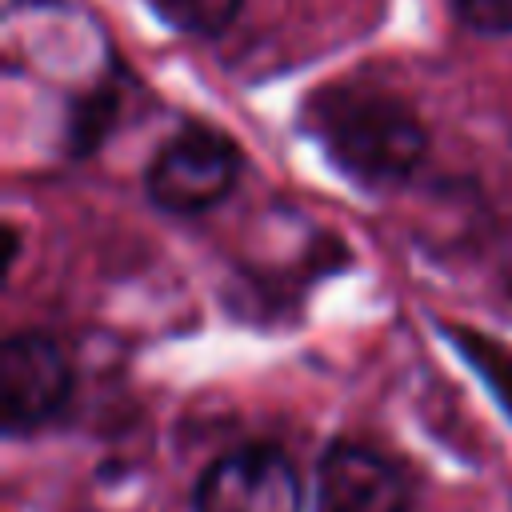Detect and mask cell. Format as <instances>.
Returning <instances> with one entry per match:
<instances>
[{"mask_svg": "<svg viewBox=\"0 0 512 512\" xmlns=\"http://www.w3.org/2000/svg\"><path fill=\"white\" fill-rule=\"evenodd\" d=\"M304 124L324 156L372 192L404 184L428 152L420 116L400 96L368 84L320 88L304 108Z\"/></svg>", "mask_w": 512, "mask_h": 512, "instance_id": "6da1fadb", "label": "cell"}, {"mask_svg": "<svg viewBox=\"0 0 512 512\" xmlns=\"http://www.w3.org/2000/svg\"><path fill=\"white\" fill-rule=\"evenodd\" d=\"M76 396V368L48 332H12L0 344V432L32 440L60 424Z\"/></svg>", "mask_w": 512, "mask_h": 512, "instance_id": "7a4b0ae2", "label": "cell"}, {"mask_svg": "<svg viewBox=\"0 0 512 512\" xmlns=\"http://www.w3.org/2000/svg\"><path fill=\"white\" fill-rule=\"evenodd\" d=\"M304 476L288 448L248 440L212 456L188 488V512H304Z\"/></svg>", "mask_w": 512, "mask_h": 512, "instance_id": "3957f363", "label": "cell"}, {"mask_svg": "<svg viewBox=\"0 0 512 512\" xmlns=\"http://www.w3.org/2000/svg\"><path fill=\"white\" fill-rule=\"evenodd\" d=\"M312 512H416V472L372 440L332 436L316 456Z\"/></svg>", "mask_w": 512, "mask_h": 512, "instance_id": "277c9868", "label": "cell"}, {"mask_svg": "<svg viewBox=\"0 0 512 512\" xmlns=\"http://www.w3.org/2000/svg\"><path fill=\"white\" fill-rule=\"evenodd\" d=\"M240 176V148L212 128H184L148 164V196L172 216H196L220 204Z\"/></svg>", "mask_w": 512, "mask_h": 512, "instance_id": "5b68a950", "label": "cell"}, {"mask_svg": "<svg viewBox=\"0 0 512 512\" xmlns=\"http://www.w3.org/2000/svg\"><path fill=\"white\" fill-rule=\"evenodd\" d=\"M440 332L456 348V356L476 372V380L488 388V396L496 400L504 420L512 424V348L480 328H468V324H440Z\"/></svg>", "mask_w": 512, "mask_h": 512, "instance_id": "8992f818", "label": "cell"}, {"mask_svg": "<svg viewBox=\"0 0 512 512\" xmlns=\"http://www.w3.org/2000/svg\"><path fill=\"white\" fill-rule=\"evenodd\" d=\"M112 120H116L112 88H92L88 96H80L72 104V116H68V148H72V156H88L92 148H100V140L108 136Z\"/></svg>", "mask_w": 512, "mask_h": 512, "instance_id": "52a82bcc", "label": "cell"}, {"mask_svg": "<svg viewBox=\"0 0 512 512\" xmlns=\"http://www.w3.org/2000/svg\"><path fill=\"white\" fill-rule=\"evenodd\" d=\"M156 12L176 28V32H188V36H216L224 32L240 4L244 0H152Z\"/></svg>", "mask_w": 512, "mask_h": 512, "instance_id": "ba28073f", "label": "cell"}, {"mask_svg": "<svg viewBox=\"0 0 512 512\" xmlns=\"http://www.w3.org/2000/svg\"><path fill=\"white\" fill-rule=\"evenodd\" d=\"M460 24L484 36H508L512 32V0H452Z\"/></svg>", "mask_w": 512, "mask_h": 512, "instance_id": "9c48e42d", "label": "cell"}, {"mask_svg": "<svg viewBox=\"0 0 512 512\" xmlns=\"http://www.w3.org/2000/svg\"><path fill=\"white\" fill-rule=\"evenodd\" d=\"M508 512H512V488H508Z\"/></svg>", "mask_w": 512, "mask_h": 512, "instance_id": "30bf717a", "label": "cell"}]
</instances>
